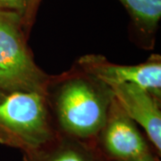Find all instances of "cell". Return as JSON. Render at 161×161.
I'll return each instance as SVG.
<instances>
[{"label":"cell","mask_w":161,"mask_h":161,"mask_svg":"<svg viewBox=\"0 0 161 161\" xmlns=\"http://www.w3.org/2000/svg\"><path fill=\"white\" fill-rule=\"evenodd\" d=\"M46 98L57 131L90 141L104 126L114 96L109 87L75 65L51 76Z\"/></svg>","instance_id":"6da1fadb"},{"label":"cell","mask_w":161,"mask_h":161,"mask_svg":"<svg viewBox=\"0 0 161 161\" xmlns=\"http://www.w3.org/2000/svg\"><path fill=\"white\" fill-rule=\"evenodd\" d=\"M46 95L14 92L0 100V144L28 152L57 134Z\"/></svg>","instance_id":"7a4b0ae2"},{"label":"cell","mask_w":161,"mask_h":161,"mask_svg":"<svg viewBox=\"0 0 161 161\" xmlns=\"http://www.w3.org/2000/svg\"><path fill=\"white\" fill-rule=\"evenodd\" d=\"M51 75L37 65L27 45L23 17L0 10V92H38L46 95Z\"/></svg>","instance_id":"3957f363"},{"label":"cell","mask_w":161,"mask_h":161,"mask_svg":"<svg viewBox=\"0 0 161 161\" xmlns=\"http://www.w3.org/2000/svg\"><path fill=\"white\" fill-rule=\"evenodd\" d=\"M76 65L107 86L133 84L161 98V58L158 55L132 65L111 63L99 55H86L79 58Z\"/></svg>","instance_id":"277c9868"},{"label":"cell","mask_w":161,"mask_h":161,"mask_svg":"<svg viewBox=\"0 0 161 161\" xmlns=\"http://www.w3.org/2000/svg\"><path fill=\"white\" fill-rule=\"evenodd\" d=\"M96 142L109 161H126L150 153L137 125L125 113L115 98Z\"/></svg>","instance_id":"5b68a950"},{"label":"cell","mask_w":161,"mask_h":161,"mask_svg":"<svg viewBox=\"0 0 161 161\" xmlns=\"http://www.w3.org/2000/svg\"><path fill=\"white\" fill-rule=\"evenodd\" d=\"M109 88L121 108L136 125L143 129L160 157V98L133 84H120Z\"/></svg>","instance_id":"8992f818"},{"label":"cell","mask_w":161,"mask_h":161,"mask_svg":"<svg viewBox=\"0 0 161 161\" xmlns=\"http://www.w3.org/2000/svg\"><path fill=\"white\" fill-rule=\"evenodd\" d=\"M23 161H108L96 139L84 141L58 131L55 137L39 149L23 152Z\"/></svg>","instance_id":"52a82bcc"},{"label":"cell","mask_w":161,"mask_h":161,"mask_svg":"<svg viewBox=\"0 0 161 161\" xmlns=\"http://www.w3.org/2000/svg\"><path fill=\"white\" fill-rule=\"evenodd\" d=\"M130 14L135 27L144 35L156 31L161 18V0H119Z\"/></svg>","instance_id":"ba28073f"},{"label":"cell","mask_w":161,"mask_h":161,"mask_svg":"<svg viewBox=\"0 0 161 161\" xmlns=\"http://www.w3.org/2000/svg\"><path fill=\"white\" fill-rule=\"evenodd\" d=\"M31 1L32 0H0V10L17 13L23 18L29 9Z\"/></svg>","instance_id":"9c48e42d"},{"label":"cell","mask_w":161,"mask_h":161,"mask_svg":"<svg viewBox=\"0 0 161 161\" xmlns=\"http://www.w3.org/2000/svg\"><path fill=\"white\" fill-rule=\"evenodd\" d=\"M40 2V0H32L28 11L25 14V15L23 16V23L26 33H28L30 27L31 26V23H33L35 14H36V11H37V8H38Z\"/></svg>","instance_id":"30bf717a"},{"label":"cell","mask_w":161,"mask_h":161,"mask_svg":"<svg viewBox=\"0 0 161 161\" xmlns=\"http://www.w3.org/2000/svg\"><path fill=\"white\" fill-rule=\"evenodd\" d=\"M126 161H158L157 158H155L151 152L146 154V155L142 156V157H139V158H132V159H130V160H126Z\"/></svg>","instance_id":"8fae6325"},{"label":"cell","mask_w":161,"mask_h":161,"mask_svg":"<svg viewBox=\"0 0 161 161\" xmlns=\"http://www.w3.org/2000/svg\"><path fill=\"white\" fill-rule=\"evenodd\" d=\"M5 96H6V94H4L3 92H0V100H2L3 98H5Z\"/></svg>","instance_id":"7c38bea8"}]
</instances>
